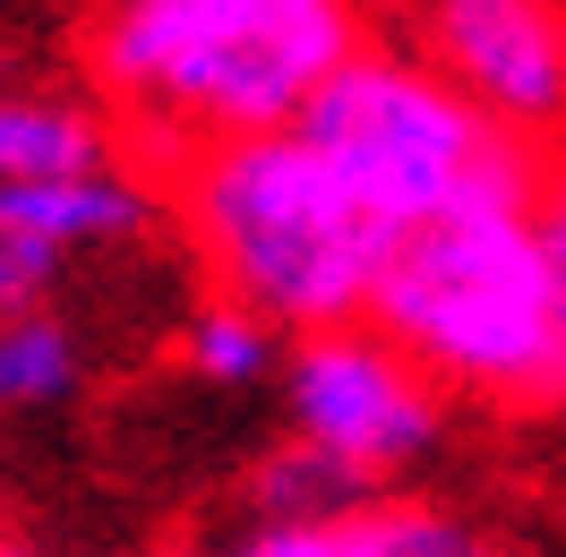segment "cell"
<instances>
[{"instance_id": "obj_6", "label": "cell", "mask_w": 566, "mask_h": 557, "mask_svg": "<svg viewBox=\"0 0 566 557\" xmlns=\"http://www.w3.org/2000/svg\"><path fill=\"white\" fill-rule=\"evenodd\" d=\"M421 52L515 138H566V0H412Z\"/></svg>"}, {"instance_id": "obj_9", "label": "cell", "mask_w": 566, "mask_h": 557, "mask_svg": "<svg viewBox=\"0 0 566 557\" xmlns=\"http://www.w3.org/2000/svg\"><path fill=\"white\" fill-rule=\"evenodd\" d=\"M112 164V129L86 104L61 95H18L0 86V180H43V172H95Z\"/></svg>"}, {"instance_id": "obj_16", "label": "cell", "mask_w": 566, "mask_h": 557, "mask_svg": "<svg viewBox=\"0 0 566 557\" xmlns=\"http://www.w3.org/2000/svg\"><path fill=\"white\" fill-rule=\"evenodd\" d=\"M0 557H35V549H27V540H9V532H0Z\"/></svg>"}, {"instance_id": "obj_15", "label": "cell", "mask_w": 566, "mask_h": 557, "mask_svg": "<svg viewBox=\"0 0 566 557\" xmlns=\"http://www.w3.org/2000/svg\"><path fill=\"white\" fill-rule=\"evenodd\" d=\"M541 249H549V283H558V309H566V172L541 180Z\"/></svg>"}, {"instance_id": "obj_11", "label": "cell", "mask_w": 566, "mask_h": 557, "mask_svg": "<svg viewBox=\"0 0 566 557\" xmlns=\"http://www.w3.org/2000/svg\"><path fill=\"white\" fill-rule=\"evenodd\" d=\"M275 344H283V326L258 317L249 301H232V292H214L207 309L180 326V360H189L207 386H258L266 369H283Z\"/></svg>"}, {"instance_id": "obj_12", "label": "cell", "mask_w": 566, "mask_h": 557, "mask_svg": "<svg viewBox=\"0 0 566 557\" xmlns=\"http://www.w3.org/2000/svg\"><path fill=\"white\" fill-rule=\"evenodd\" d=\"M249 497H258V515H353V506H369L378 488L360 481V472H344L335 454H318L310 438H292V446H275L266 463H258V481H249Z\"/></svg>"}, {"instance_id": "obj_8", "label": "cell", "mask_w": 566, "mask_h": 557, "mask_svg": "<svg viewBox=\"0 0 566 557\" xmlns=\"http://www.w3.org/2000/svg\"><path fill=\"white\" fill-rule=\"evenodd\" d=\"M335 557H515L481 515L438 497H369L335 523Z\"/></svg>"}, {"instance_id": "obj_5", "label": "cell", "mask_w": 566, "mask_h": 557, "mask_svg": "<svg viewBox=\"0 0 566 557\" xmlns=\"http://www.w3.org/2000/svg\"><path fill=\"white\" fill-rule=\"evenodd\" d=\"M283 412H292V438H310L344 472L387 488L438 454L447 386L429 378L378 317H353V326L292 335V351H283Z\"/></svg>"}, {"instance_id": "obj_2", "label": "cell", "mask_w": 566, "mask_h": 557, "mask_svg": "<svg viewBox=\"0 0 566 557\" xmlns=\"http://www.w3.org/2000/svg\"><path fill=\"white\" fill-rule=\"evenodd\" d=\"M180 232L214 292L275 317L283 335L369 317L395 249L378 207L326 164V146L301 120L198 146L180 164Z\"/></svg>"}, {"instance_id": "obj_14", "label": "cell", "mask_w": 566, "mask_h": 557, "mask_svg": "<svg viewBox=\"0 0 566 557\" xmlns=\"http://www.w3.org/2000/svg\"><path fill=\"white\" fill-rule=\"evenodd\" d=\"M335 523L326 515H258L223 557H335Z\"/></svg>"}, {"instance_id": "obj_7", "label": "cell", "mask_w": 566, "mask_h": 557, "mask_svg": "<svg viewBox=\"0 0 566 557\" xmlns=\"http://www.w3.org/2000/svg\"><path fill=\"white\" fill-rule=\"evenodd\" d=\"M0 223H18V232H35L52 249H120L138 241L146 223H155V198H146L129 172H43V180H0Z\"/></svg>"}, {"instance_id": "obj_13", "label": "cell", "mask_w": 566, "mask_h": 557, "mask_svg": "<svg viewBox=\"0 0 566 557\" xmlns=\"http://www.w3.org/2000/svg\"><path fill=\"white\" fill-rule=\"evenodd\" d=\"M61 266H70V249H52V241H35V232H18V223H0V317L43 309V292L61 283Z\"/></svg>"}, {"instance_id": "obj_4", "label": "cell", "mask_w": 566, "mask_h": 557, "mask_svg": "<svg viewBox=\"0 0 566 557\" xmlns=\"http://www.w3.org/2000/svg\"><path fill=\"white\" fill-rule=\"evenodd\" d=\"M301 129L326 146V164L378 207L387 232L429 223L472 198H541V146L463 95L421 43H360L318 86Z\"/></svg>"}, {"instance_id": "obj_17", "label": "cell", "mask_w": 566, "mask_h": 557, "mask_svg": "<svg viewBox=\"0 0 566 557\" xmlns=\"http://www.w3.org/2000/svg\"><path fill=\"white\" fill-rule=\"evenodd\" d=\"M146 557H198V549H146Z\"/></svg>"}, {"instance_id": "obj_1", "label": "cell", "mask_w": 566, "mask_h": 557, "mask_svg": "<svg viewBox=\"0 0 566 557\" xmlns=\"http://www.w3.org/2000/svg\"><path fill=\"white\" fill-rule=\"evenodd\" d=\"M369 0H95L86 61L112 112L189 164L198 146L292 129L369 43Z\"/></svg>"}, {"instance_id": "obj_3", "label": "cell", "mask_w": 566, "mask_h": 557, "mask_svg": "<svg viewBox=\"0 0 566 557\" xmlns=\"http://www.w3.org/2000/svg\"><path fill=\"white\" fill-rule=\"evenodd\" d=\"M541 198H472L429 223H403L369 317L421 360L447 395L490 412L566 403V309L541 249Z\"/></svg>"}, {"instance_id": "obj_10", "label": "cell", "mask_w": 566, "mask_h": 557, "mask_svg": "<svg viewBox=\"0 0 566 557\" xmlns=\"http://www.w3.org/2000/svg\"><path fill=\"white\" fill-rule=\"evenodd\" d=\"M86 378V351L52 309L0 317V412H52Z\"/></svg>"}]
</instances>
